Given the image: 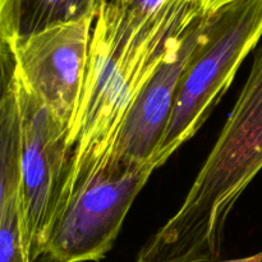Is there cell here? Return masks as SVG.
<instances>
[{
    "mask_svg": "<svg viewBox=\"0 0 262 262\" xmlns=\"http://www.w3.org/2000/svg\"><path fill=\"white\" fill-rule=\"evenodd\" d=\"M105 0H0L2 43L20 40L67 23L96 19Z\"/></svg>",
    "mask_w": 262,
    "mask_h": 262,
    "instance_id": "ba28073f",
    "label": "cell"
},
{
    "mask_svg": "<svg viewBox=\"0 0 262 262\" xmlns=\"http://www.w3.org/2000/svg\"><path fill=\"white\" fill-rule=\"evenodd\" d=\"M261 38L262 0H237L209 13L206 35L182 74L168 125L152 156L159 168L209 119Z\"/></svg>",
    "mask_w": 262,
    "mask_h": 262,
    "instance_id": "3957f363",
    "label": "cell"
},
{
    "mask_svg": "<svg viewBox=\"0 0 262 262\" xmlns=\"http://www.w3.org/2000/svg\"><path fill=\"white\" fill-rule=\"evenodd\" d=\"M0 165V262L31 261L26 246L22 146L18 141L2 143Z\"/></svg>",
    "mask_w": 262,
    "mask_h": 262,
    "instance_id": "9c48e42d",
    "label": "cell"
},
{
    "mask_svg": "<svg viewBox=\"0 0 262 262\" xmlns=\"http://www.w3.org/2000/svg\"><path fill=\"white\" fill-rule=\"evenodd\" d=\"M214 262H262V252L250 256V257L237 258V260H227V261H214Z\"/></svg>",
    "mask_w": 262,
    "mask_h": 262,
    "instance_id": "8fae6325",
    "label": "cell"
},
{
    "mask_svg": "<svg viewBox=\"0 0 262 262\" xmlns=\"http://www.w3.org/2000/svg\"><path fill=\"white\" fill-rule=\"evenodd\" d=\"M26 262H31V261H26Z\"/></svg>",
    "mask_w": 262,
    "mask_h": 262,
    "instance_id": "7c38bea8",
    "label": "cell"
},
{
    "mask_svg": "<svg viewBox=\"0 0 262 262\" xmlns=\"http://www.w3.org/2000/svg\"><path fill=\"white\" fill-rule=\"evenodd\" d=\"M17 78L22 122V196L26 246L37 261L55 220L69 163L68 130L50 109Z\"/></svg>",
    "mask_w": 262,
    "mask_h": 262,
    "instance_id": "5b68a950",
    "label": "cell"
},
{
    "mask_svg": "<svg viewBox=\"0 0 262 262\" xmlns=\"http://www.w3.org/2000/svg\"><path fill=\"white\" fill-rule=\"evenodd\" d=\"M94 23L87 18L56 26L7 45L20 81L60 120L68 136L81 107Z\"/></svg>",
    "mask_w": 262,
    "mask_h": 262,
    "instance_id": "8992f818",
    "label": "cell"
},
{
    "mask_svg": "<svg viewBox=\"0 0 262 262\" xmlns=\"http://www.w3.org/2000/svg\"><path fill=\"white\" fill-rule=\"evenodd\" d=\"M233 2H237V0H201L202 7H204V10L206 13L216 12L217 9Z\"/></svg>",
    "mask_w": 262,
    "mask_h": 262,
    "instance_id": "30bf717a",
    "label": "cell"
},
{
    "mask_svg": "<svg viewBox=\"0 0 262 262\" xmlns=\"http://www.w3.org/2000/svg\"><path fill=\"white\" fill-rule=\"evenodd\" d=\"M207 23L209 13L192 23L137 95L120 127L112 165L104 177L135 170L152 159L168 125L182 74L206 35Z\"/></svg>",
    "mask_w": 262,
    "mask_h": 262,
    "instance_id": "52a82bcc",
    "label": "cell"
},
{
    "mask_svg": "<svg viewBox=\"0 0 262 262\" xmlns=\"http://www.w3.org/2000/svg\"><path fill=\"white\" fill-rule=\"evenodd\" d=\"M255 50L247 81L183 204L137 262L219 260L230 212L262 169V38Z\"/></svg>",
    "mask_w": 262,
    "mask_h": 262,
    "instance_id": "7a4b0ae2",
    "label": "cell"
},
{
    "mask_svg": "<svg viewBox=\"0 0 262 262\" xmlns=\"http://www.w3.org/2000/svg\"><path fill=\"white\" fill-rule=\"evenodd\" d=\"M159 164L100 177L79 192L56 219L36 262H97L114 246L136 197Z\"/></svg>",
    "mask_w": 262,
    "mask_h": 262,
    "instance_id": "277c9868",
    "label": "cell"
},
{
    "mask_svg": "<svg viewBox=\"0 0 262 262\" xmlns=\"http://www.w3.org/2000/svg\"><path fill=\"white\" fill-rule=\"evenodd\" d=\"M204 13L201 0H168L136 35L94 26L81 107L67 141L68 171L54 223L76 194L106 174L132 102Z\"/></svg>",
    "mask_w": 262,
    "mask_h": 262,
    "instance_id": "6da1fadb",
    "label": "cell"
}]
</instances>
